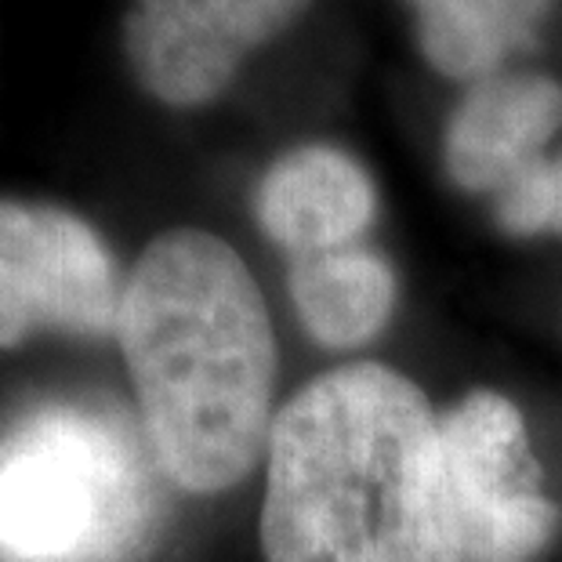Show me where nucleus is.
I'll list each match as a JSON object with an SVG mask.
<instances>
[{
    "instance_id": "obj_7",
    "label": "nucleus",
    "mask_w": 562,
    "mask_h": 562,
    "mask_svg": "<svg viewBox=\"0 0 562 562\" xmlns=\"http://www.w3.org/2000/svg\"><path fill=\"white\" fill-rule=\"evenodd\" d=\"M562 135V83L544 74L475 80L450 113L442 164L464 193L501 196Z\"/></svg>"
},
{
    "instance_id": "obj_10",
    "label": "nucleus",
    "mask_w": 562,
    "mask_h": 562,
    "mask_svg": "<svg viewBox=\"0 0 562 562\" xmlns=\"http://www.w3.org/2000/svg\"><path fill=\"white\" fill-rule=\"evenodd\" d=\"M417 47L450 80H486L537 41L552 0H411Z\"/></svg>"
},
{
    "instance_id": "obj_9",
    "label": "nucleus",
    "mask_w": 562,
    "mask_h": 562,
    "mask_svg": "<svg viewBox=\"0 0 562 562\" xmlns=\"http://www.w3.org/2000/svg\"><path fill=\"white\" fill-rule=\"evenodd\" d=\"M286 291L308 338L334 352L374 341L396 313V272L363 244L294 258Z\"/></svg>"
},
{
    "instance_id": "obj_6",
    "label": "nucleus",
    "mask_w": 562,
    "mask_h": 562,
    "mask_svg": "<svg viewBox=\"0 0 562 562\" xmlns=\"http://www.w3.org/2000/svg\"><path fill=\"white\" fill-rule=\"evenodd\" d=\"M313 0H131L124 55L142 91L171 110L222 99L258 47L291 30Z\"/></svg>"
},
{
    "instance_id": "obj_8",
    "label": "nucleus",
    "mask_w": 562,
    "mask_h": 562,
    "mask_svg": "<svg viewBox=\"0 0 562 562\" xmlns=\"http://www.w3.org/2000/svg\"><path fill=\"white\" fill-rule=\"evenodd\" d=\"M255 207L261 233L294 261L360 244L378 214V189L345 149L297 146L266 171Z\"/></svg>"
},
{
    "instance_id": "obj_11",
    "label": "nucleus",
    "mask_w": 562,
    "mask_h": 562,
    "mask_svg": "<svg viewBox=\"0 0 562 562\" xmlns=\"http://www.w3.org/2000/svg\"><path fill=\"white\" fill-rule=\"evenodd\" d=\"M494 214L508 236H562V146L494 196Z\"/></svg>"
},
{
    "instance_id": "obj_1",
    "label": "nucleus",
    "mask_w": 562,
    "mask_h": 562,
    "mask_svg": "<svg viewBox=\"0 0 562 562\" xmlns=\"http://www.w3.org/2000/svg\"><path fill=\"white\" fill-rule=\"evenodd\" d=\"M261 552L266 562H464L439 414L417 381L345 363L280 406Z\"/></svg>"
},
{
    "instance_id": "obj_2",
    "label": "nucleus",
    "mask_w": 562,
    "mask_h": 562,
    "mask_svg": "<svg viewBox=\"0 0 562 562\" xmlns=\"http://www.w3.org/2000/svg\"><path fill=\"white\" fill-rule=\"evenodd\" d=\"M113 338L167 480L222 494L266 461L277 334L258 280L222 236L160 233L127 272Z\"/></svg>"
},
{
    "instance_id": "obj_4",
    "label": "nucleus",
    "mask_w": 562,
    "mask_h": 562,
    "mask_svg": "<svg viewBox=\"0 0 562 562\" xmlns=\"http://www.w3.org/2000/svg\"><path fill=\"white\" fill-rule=\"evenodd\" d=\"M447 483L464 562H537L559 537L562 512L537 480L519 406L472 389L439 414Z\"/></svg>"
},
{
    "instance_id": "obj_3",
    "label": "nucleus",
    "mask_w": 562,
    "mask_h": 562,
    "mask_svg": "<svg viewBox=\"0 0 562 562\" xmlns=\"http://www.w3.org/2000/svg\"><path fill=\"white\" fill-rule=\"evenodd\" d=\"M149 533V486L124 432L47 414L0 447V555L124 562Z\"/></svg>"
},
{
    "instance_id": "obj_5",
    "label": "nucleus",
    "mask_w": 562,
    "mask_h": 562,
    "mask_svg": "<svg viewBox=\"0 0 562 562\" xmlns=\"http://www.w3.org/2000/svg\"><path fill=\"white\" fill-rule=\"evenodd\" d=\"M121 294L110 247L80 214L0 200V349L37 334H116Z\"/></svg>"
}]
</instances>
